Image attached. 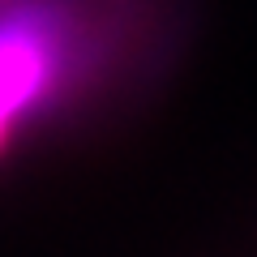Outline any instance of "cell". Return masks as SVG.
<instances>
[{
  "instance_id": "6da1fadb",
  "label": "cell",
  "mask_w": 257,
  "mask_h": 257,
  "mask_svg": "<svg viewBox=\"0 0 257 257\" xmlns=\"http://www.w3.org/2000/svg\"><path fill=\"white\" fill-rule=\"evenodd\" d=\"M82 26L69 0H9L0 18V146L43 111L77 69Z\"/></svg>"
}]
</instances>
